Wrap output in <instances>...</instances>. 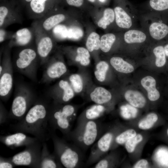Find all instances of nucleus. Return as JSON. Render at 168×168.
<instances>
[{
    "label": "nucleus",
    "mask_w": 168,
    "mask_h": 168,
    "mask_svg": "<svg viewBox=\"0 0 168 168\" xmlns=\"http://www.w3.org/2000/svg\"><path fill=\"white\" fill-rule=\"evenodd\" d=\"M50 106L45 101H35L21 120L10 126L11 129L30 134L42 143L46 142L55 133L49 123Z\"/></svg>",
    "instance_id": "f257e3e1"
},
{
    "label": "nucleus",
    "mask_w": 168,
    "mask_h": 168,
    "mask_svg": "<svg viewBox=\"0 0 168 168\" xmlns=\"http://www.w3.org/2000/svg\"><path fill=\"white\" fill-rule=\"evenodd\" d=\"M104 127L98 119L77 125L71 131L67 140H70L83 151H86L103 134Z\"/></svg>",
    "instance_id": "f03ea898"
},
{
    "label": "nucleus",
    "mask_w": 168,
    "mask_h": 168,
    "mask_svg": "<svg viewBox=\"0 0 168 168\" xmlns=\"http://www.w3.org/2000/svg\"><path fill=\"white\" fill-rule=\"evenodd\" d=\"M77 110V106L68 103L60 104L53 102L51 105L49 114L50 126L54 131L59 130L66 140L72 131Z\"/></svg>",
    "instance_id": "7ed1b4c3"
},
{
    "label": "nucleus",
    "mask_w": 168,
    "mask_h": 168,
    "mask_svg": "<svg viewBox=\"0 0 168 168\" xmlns=\"http://www.w3.org/2000/svg\"><path fill=\"white\" fill-rule=\"evenodd\" d=\"M52 139L54 146L53 153L66 168L81 167L84 165V156L81 149L76 145L68 143L64 138L58 136L55 133Z\"/></svg>",
    "instance_id": "20e7f679"
},
{
    "label": "nucleus",
    "mask_w": 168,
    "mask_h": 168,
    "mask_svg": "<svg viewBox=\"0 0 168 168\" xmlns=\"http://www.w3.org/2000/svg\"><path fill=\"white\" fill-rule=\"evenodd\" d=\"M35 100L31 92L21 87L16 92L8 114V118L18 121L21 120Z\"/></svg>",
    "instance_id": "39448f33"
},
{
    "label": "nucleus",
    "mask_w": 168,
    "mask_h": 168,
    "mask_svg": "<svg viewBox=\"0 0 168 168\" xmlns=\"http://www.w3.org/2000/svg\"><path fill=\"white\" fill-rule=\"evenodd\" d=\"M25 147L23 151L10 157L12 161L16 166L39 168L42 143L38 140Z\"/></svg>",
    "instance_id": "423d86ee"
},
{
    "label": "nucleus",
    "mask_w": 168,
    "mask_h": 168,
    "mask_svg": "<svg viewBox=\"0 0 168 168\" xmlns=\"http://www.w3.org/2000/svg\"><path fill=\"white\" fill-rule=\"evenodd\" d=\"M38 56L36 50L32 48L27 47L22 49L16 60V68L30 78L35 80Z\"/></svg>",
    "instance_id": "0eeeda50"
},
{
    "label": "nucleus",
    "mask_w": 168,
    "mask_h": 168,
    "mask_svg": "<svg viewBox=\"0 0 168 168\" xmlns=\"http://www.w3.org/2000/svg\"><path fill=\"white\" fill-rule=\"evenodd\" d=\"M0 66L2 68L0 74V98L2 100H6L8 98L13 85V69L8 49L5 51Z\"/></svg>",
    "instance_id": "6e6552de"
},
{
    "label": "nucleus",
    "mask_w": 168,
    "mask_h": 168,
    "mask_svg": "<svg viewBox=\"0 0 168 168\" xmlns=\"http://www.w3.org/2000/svg\"><path fill=\"white\" fill-rule=\"evenodd\" d=\"M33 29L35 36L36 50L41 63L44 64L49 60L54 47L53 42L49 33L43 31L35 24Z\"/></svg>",
    "instance_id": "1a4fd4ad"
},
{
    "label": "nucleus",
    "mask_w": 168,
    "mask_h": 168,
    "mask_svg": "<svg viewBox=\"0 0 168 168\" xmlns=\"http://www.w3.org/2000/svg\"><path fill=\"white\" fill-rule=\"evenodd\" d=\"M47 63L42 78L43 82L49 83L60 78L67 72V66L62 61L51 60L48 61Z\"/></svg>",
    "instance_id": "9d476101"
},
{
    "label": "nucleus",
    "mask_w": 168,
    "mask_h": 168,
    "mask_svg": "<svg viewBox=\"0 0 168 168\" xmlns=\"http://www.w3.org/2000/svg\"><path fill=\"white\" fill-rule=\"evenodd\" d=\"M0 142L12 149L23 146H27L39 140L35 137L27 136L21 132L5 135L1 136Z\"/></svg>",
    "instance_id": "9b49d317"
},
{
    "label": "nucleus",
    "mask_w": 168,
    "mask_h": 168,
    "mask_svg": "<svg viewBox=\"0 0 168 168\" xmlns=\"http://www.w3.org/2000/svg\"><path fill=\"white\" fill-rule=\"evenodd\" d=\"M58 86L62 92L51 94L50 97L53 99V102L60 104L68 103L74 96L75 93L70 82L61 80L59 82Z\"/></svg>",
    "instance_id": "f8f14e48"
},
{
    "label": "nucleus",
    "mask_w": 168,
    "mask_h": 168,
    "mask_svg": "<svg viewBox=\"0 0 168 168\" xmlns=\"http://www.w3.org/2000/svg\"><path fill=\"white\" fill-rule=\"evenodd\" d=\"M34 32L31 29L24 28L19 29L12 35L9 43V47L24 46L30 44L32 41Z\"/></svg>",
    "instance_id": "ddd939ff"
},
{
    "label": "nucleus",
    "mask_w": 168,
    "mask_h": 168,
    "mask_svg": "<svg viewBox=\"0 0 168 168\" xmlns=\"http://www.w3.org/2000/svg\"><path fill=\"white\" fill-rule=\"evenodd\" d=\"M106 109L104 105L96 104L89 107L78 117L77 125L90 120L98 119L105 112Z\"/></svg>",
    "instance_id": "4468645a"
},
{
    "label": "nucleus",
    "mask_w": 168,
    "mask_h": 168,
    "mask_svg": "<svg viewBox=\"0 0 168 168\" xmlns=\"http://www.w3.org/2000/svg\"><path fill=\"white\" fill-rule=\"evenodd\" d=\"M63 166L53 152L49 151L46 142L42 143L39 168H61Z\"/></svg>",
    "instance_id": "2eb2a0df"
},
{
    "label": "nucleus",
    "mask_w": 168,
    "mask_h": 168,
    "mask_svg": "<svg viewBox=\"0 0 168 168\" xmlns=\"http://www.w3.org/2000/svg\"><path fill=\"white\" fill-rule=\"evenodd\" d=\"M22 16L20 13L10 10L5 6L0 7V27L5 28L16 23H21Z\"/></svg>",
    "instance_id": "dca6fc26"
},
{
    "label": "nucleus",
    "mask_w": 168,
    "mask_h": 168,
    "mask_svg": "<svg viewBox=\"0 0 168 168\" xmlns=\"http://www.w3.org/2000/svg\"><path fill=\"white\" fill-rule=\"evenodd\" d=\"M89 97L90 100L95 104L105 105L111 100L112 96L105 88L98 86L91 92Z\"/></svg>",
    "instance_id": "f3484780"
},
{
    "label": "nucleus",
    "mask_w": 168,
    "mask_h": 168,
    "mask_svg": "<svg viewBox=\"0 0 168 168\" xmlns=\"http://www.w3.org/2000/svg\"><path fill=\"white\" fill-rule=\"evenodd\" d=\"M141 84L147 91L148 97L150 100L155 101L159 99L160 94L156 88V81L153 77L148 76L143 77L141 80Z\"/></svg>",
    "instance_id": "a211bd4d"
},
{
    "label": "nucleus",
    "mask_w": 168,
    "mask_h": 168,
    "mask_svg": "<svg viewBox=\"0 0 168 168\" xmlns=\"http://www.w3.org/2000/svg\"><path fill=\"white\" fill-rule=\"evenodd\" d=\"M49 0H33L30 2L32 13L31 17L40 19L48 15L49 12L46 7V2Z\"/></svg>",
    "instance_id": "6ab92c4d"
},
{
    "label": "nucleus",
    "mask_w": 168,
    "mask_h": 168,
    "mask_svg": "<svg viewBox=\"0 0 168 168\" xmlns=\"http://www.w3.org/2000/svg\"><path fill=\"white\" fill-rule=\"evenodd\" d=\"M126 100L132 106L138 108L143 107L146 103V100L143 96L137 91L128 90L125 93Z\"/></svg>",
    "instance_id": "aec40b11"
},
{
    "label": "nucleus",
    "mask_w": 168,
    "mask_h": 168,
    "mask_svg": "<svg viewBox=\"0 0 168 168\" xmlns=\"http://www.w3.org/2000/svg\"><path fill=\"white\" fill-rule=\"evenodd\" d=\"M115 21L117 25L123 28L128 29L132 25L130 17L121 7H117L114 9Z\"/></svg>",
    "instance_id": "412c9836"
},
{
    "label": "nucleus",
    "mask_w": 168,
    "mask_h": 168,
    "mask_svg": "<svg viewBox=\"0 0 168 168\" xmlns=\"http://www.w3.org/2000/svg\"><path fill=\"white\" fill-rule=\"evenodd\" d=\"M149 30L151 36L153 39L160 40L168 34V26L163 23L155 22L151 24Z\"/></svg>",
    "instance_id": "4be33fe9"
},
{
    "label": "nucleus",
    "mask_w": 168,
    "mask_h": 168,
    "mask_svg": "<svg viewBox=\"0 0 168 168\" xmlns=\"http://www.w3.org/2000/svg\"><path fill=\"white\" fill-rule=\"evenodd\" d=\"M110 62L112 66L117 71L123 73H128L133 72V67L130 64L118 57H112Z\"/></svg>",
    "instance_id": "5701e85b"
},
{
    "label": "nucleus",
    "mask_w": 168,
    "mask_h": 168,
    "mask_svg": "<svg viewBox=\"0 0 168 168\" xmlns=\"http://www.w3.org/2000/svg\"><path fill=\"white\" fill-rule=\"evenodd\" d=\"M146 38L145 34L141 31L137 30H130L126 32L124 35V40L127 43H141L145 41Z\"/></svg>",
    "instance_id": "b1692460"
},
{
    "label": "nucleus",
    "mask_w": 168,
    "mask_h": 168,
    "mask_svg": "<svg viewBox=\"0 0 168 168\" xmlns=\"http://www.w3.org/2000/svg\"><path fill=\"white\" fill-rule=\"evenodd\" d=\"M116 157L114 153L105 155L96 162L92 168H107L114 166L117 161Z\"/></svg>",
    "instance_id": "393cba45"
},
{
    "label": "nucleus",
    "mask_w": 168,
    "mask_h": 168,
    "mask_svg": "<svg viewBox=\"0 0 168 168\" xmlns=\"http://www.w3.org/2000/svg\"><path fill=\"white\" fill-rule=\"evenodd\" d=\"M109 68L108 64L105 61H100L97 64L94 71V75L98 81L102 82L105 80Z\"/></svg>",
    "instance_id": "a878e982"
},
{
    "label": "nucleus",
    "mask_w": 168,
    "mask_h": 168,
    "mask_svg": "<svg viewBox=\"0 0 168 168\" xmlns=\"http://www.w3.org/2000/svg\"><path fill=\"white\" fill-rule=\"evenodd\" d=\"M114 17L113 10L110 8H106L104 10L103 16L99 21L97 25L99 27L105 29L108 25L114 21Z\"/></svg>",
    "instance_id": "bb28decb"
},
{
    "label": "nucleus",
    "mask_w": 168,
    "mask_h": 168,
    "mask_svg": "<svg viewBox=\"0 0 168 168\" xmlns=\"http://www.w3.org/2000/svg\"><path fill=\"white\" fill-rule=\"evenodd\" d=\"M99 35L95 32H93L88 36L86 43L87 49L90 52L100 49V41Z\"/></svg>",
    "instance_id": "cd10ccee"
},
{
    "label": "nucleus",
    "mask_w": 168,
    "mask_h": 168,
    "mask_svg": "<svg viewBox=\"0 0 168 168\" xmlns=\"http://www.w3.org/2000/svg\"><path fill=\"white\" fill-rule=\"evenodd\" d=\"M115 35L112 33H108L102 35L100 40V49L103 52H109L115 40Z\"/></svg>",
    "instance_id": "c85d7f7f"
},
{
    "label": "nucleus",
    "mask_w": 168,
    "mask_h": 168,
    "mask_svg": "<svg viewBox=\"0 0 168 168\" xmlns=\"http://www.w3.org/2000/svg\"><path fill=\"white\" fill-rule=\"evenodd\" d=\"M77 55L75 57L76 61L83 66L89 65L90 62V55L88 49L83 47H79L77 49Z\"/></svg>",
    "instance_id": "c756f323"
},
{
    "label": "nucleus",
    "mask_w": 168,
    "mask_h": 168,
    "mask_svg": "<svg viewBox=\"0 0 168 168\" xmlns=\"http://www.w3.org/2000/svg\"><path fill=\"white\" fill-rule=\"evenodd\" d=\"M158 119V117L156 114L153 113H150L139 122L138 124V127L143 130L149 129L153 127Z\"/></svg>",
    "instance_id": "7c9ffc66"
},
{
    "label": "nucleus",
    "mask_w": 168,
    "mask_h": 168,
    "mask_svg": "<svg viewBox=\"0 0 168 168\" xmlns=\"http://www.w3.org/2000/svg\"><path fill=\"white\" fill-rule=\"evenodd\" d=\"M133 129H129L119 134L114 138V142L116 145H122L125 143L128 140L136 135Z\"/></svg>",
    "instance_id": "2f4dec72"
},
{
    "label": "nucleus",
    "mask_w": 168,
    "mask_h": 168,
    "mask_svg": "<svg viewBox=\"0 0 168 168\" xmlns=\"http://www.w3.org/2000/svg\"><path fill=\"white\" fill-rule=\"evenodd\" d=\"M69 80L74 92L77 93L81 92L83 89V84L81 76L77 74H73L69 77Z\"/></svg>",
    "instance_id": "473e14b6"
},
{
    "label": "nucleus",
    "mask_w": 168,
    "mask_h": 168,
    "mask_svg": "<svg viewBox=\"0 0 168 168\" xmlns=\"http://www.w3.org/2000/svg\"><path fill=\"white\" fill-rule=\"evenodd\" d=\"M153 52L156 57V66L158 67L164 66L166 62V57L164 47L161 46L156 47L154 49Z\"/></svg>",
    "instance_id": "72a5a7b5"
},
{
    "label": "nucleus",
    "mask_w": 168,
    "mask_h": 168,
    "mask_svg": "<svg viewBox=\"0 0 168 168\" xmlns=\"http://www.w3.org/2000/svg\"><path fill=\"white\" fill-rule=\"evenodd\" d=\"M142 139V135L138 134L128 140L125 144V147L127 151L130 153L133 152L137 144L141 142Z\"/></svg>",
    "instance_id": "f704fd0d"
},
{
    "label": "nucleus",
    "mask_w": 168,
    "mask_h": 168,
    "mask_svg": "<svg viewBox=\"0 0 168 168\" xmlns=\"http://www.w3.org/2000/svg\"><path fill=\"white\" fill-rule=\"evenodd\" d=\"M68 28L65 26L59 24L55 26L52 30L53 35L60 39L67 38Z\"/></svg>",
    "instance_id": "c9c22d12"
},
{
    "label": "nucleus",
    "mask_w": 168,
    "mask_h": 168,
    "mask_svg": "<svg viewBox=\"0 0 168 168\" xmlns=\"http://www.w3.org/2000/svg\"><path fill=\"white\" fill-rule=\"evenodd\" d=\"M121 114L126 119L135 117L137 114V110L134 107L127 105L121 107Z\"/></svg>",
    "instance_id": "e433bc0d"
},
{
    "label": "nucleus",
    "mask_w": 168,
    "mask_h": 168,
    "mask_svg": "<svg viewBox=\"0 0 168 168\" xmlns=\"http://www.w3.org/2000/svg\"><path fill=\"white\" fill-rule=\"evenodd\" d=\"M149 4L152 8L157 11L168 9V0H150Z\"/></svg>",
    "instance_id": "4c0bfd02"
},
{
    "label": "nucleus",
    "mask_w": 168,
    "mask_h": 168,
    "mask_svg": "<svg viewBox=\"0 0 168 168\" xmlns=\"http://www.w3.org/2000/svg\"><path fill=\"white\" fill-rule=\"evenodd\" d=\"M83 35L82 30L77 27L68 28L67 38L77 40L81 38Z\"/></svg>",
    "instance_id": "58836bf2"
},
{
    "label": "nucleus",
    "mask_w": 168,
    "mask_h": 168,
    "mask_svg": "<svg viewBox=\"0 0 168 168\" xmlns=\"http://www.w3.org/2000/svg\"><path fill=\"white\" fill-rule=\"evenodd\" d=\"M16 166L12 161L10 157L6 158L0 156V168H12Z\"/></svg>",
    "instance_id": "ea45409f"
},
{
    "label": "nucleus",
    "mask_w": 168,
    "mask_h": 168,
    "mask_svg": "<svg viewBox=\"0 0 168 168\" xmlns=\"http://www.w3.org/2000/svg\"><path fill=\"white\" fill-rule=\"evenodd\" d=\"M8 119V114L2 105L0 104V124H2L5 123Z\"/></svg>",
    "instance_id": "a19ab883"
},
{
    "label": "nucleus",
    "mask_w": 168,
    "mask_h": 168,
    "mask_svg": "<svg viewBox=\"0 0 168 168\" xmlns=\"http://www.w3.org/2000/svg\"><path fill=\"white\" fill-rule=\"evenodd\" d=\"M12 34H10L6 31L4 28H0V42L1 43L7 39L11 38Z\"/></svg>",
    "instance_id": "79ce46f5"
},
{
    "label": "nucleus",
    "mask_w": 168,
    "mask_h": 168,
    "mask_svg": "<svg viewBox=\"0 0 168 168\" xmlns=\"http://www.w3.org/2000/svg\"><path fill=\"white\" fill-rule=\"evenodd\" d=\"M148 165L147 161L145 159H141L138 161L133 166L134 168H147Z\"/></svg>",
    "instance_id": "37998d69"
},
{
    "label": "nucleus",
    "mask_w": 168,
    "mask_h": 168,
    "mask_svg": "<svg viewBox=\"0 0 168 168\" xmlns=\"http://www.w3.org/2000/svg\"><path fill=\"white\" fill-rule=\"evenodd\" d=\"M68 4L71 6L79 7L82 5L83 0H66Z\"/></svg>",
    "instance_id": "c03bdc74"
},
{
    "label": "nucleus",
    "mask_w": 168,
    "mask_h": 168,
    "mask_svg": "<svg viewBox=\"0 0 168 168\" xmlns=\"http://www.w3.org/2000/svg\"><path fill=\"white\" fill-rule=\"evenodd\" d=\"M164 49L166 55L168 57V44L165 45Z\"/></svg>",
    "instance_id": "a18cd8bd"
},
{
    "label": "nucleus",
    "mask_w": 168,
    "mask_h": 168,
    "mask_svg": "<svg viewBox=\"0 0 168 168\" xmlns=\"http://www.w3.org/2000/svg\"><path fill=\"white\" fill-rule=\"evenodd\" d=\"M100 2H105L106 0H99Z\"/></svg>",
    "instance_id": "49530a36"
},
{
    "label": "nucleus",
    "mask_w": 168,
    "mask_h": 168,
    "mask_svg": "<svg viewBox=\"0 0 168 168\" xmlns=\"http://www.w3.org/2000/svg\"><path fill=\"white\" fill-rule=\"evenodd\" d=\"M89 1L91 2H94L95 1V0H88Z\"/></svg>",
    "instance_id": "de8ad7c7"
},
{
    "label": "nucleus",
    "mask_w": 168,
    "mask_h": 168,
    "mask_svg": "<svg viewBox=\"0 0 168 168\" xmlns=\"http://www.w3.org/2000/svg\"><path fill=\"white\" fill-rule=\"evenodd\" d=\"M27 2H31L33 0H25Z\"/></svg>",
    "instance_id": "09e8293b"
},
{
    "label": "nucleus",
    "mask_w": 168,
    "mask_h": 168,
    "mask_svg": "<svg viewBox=\"0 0 168 168\" xmlns=\"http://www.w3.org/2000/svg\"><path fill=\"white\" fill-rule=\"evenodd\" d=\"M167 135L168 136V128L167 130Z\"/></svg>",
    "instance_id": "8fccbe9b"
}]
</instances>
